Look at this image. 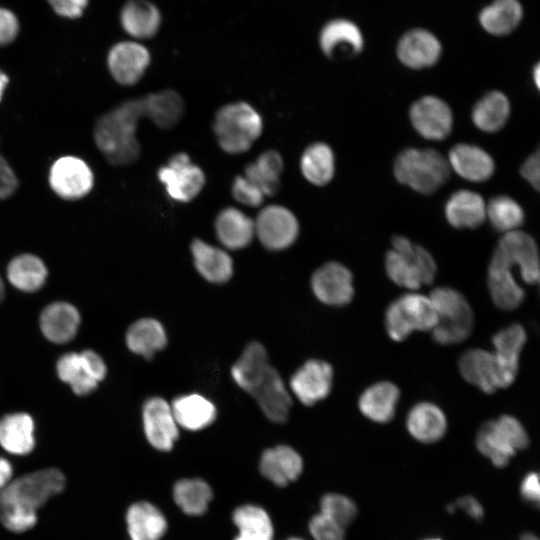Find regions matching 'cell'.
I'll return each mask as SVG.
<instances>
[{
  "instance_id": "1",
  "label": "cell",
  "mask_w": 540,
  "mask_h": 540,
  "mask_svg": "<svg viewBox=\"0 0 540 540\" xmlns=\"http://www.w3.org/2000/svg\"><path fill=\"white\" fill-rule=\"evenodd\" d=\"M65 487L64 474L47 468L11 480L0 490V521L10 531H28L37 522V511Z\"/></svg>"
},
{
  "instance_id": "2",
  "label": "cell",
  "mask_w": 540,
  "mask_h": 540,
  "mask_svg": "<svg viewBox=\"0 0 540 540\" xmlns=\"http://www.w3.org/2000/svg\"><path fill=\"white\" fill-rule=\"evenodd\" d=\"M142 118L145 113L139 97L120 103L97 119L93 137L108 163L126 166L139 158L141 147L136 132Z\"/></svg>"
},
{
  "instance_id": "3",
  "label": "cell",
  "mask_w": 540,
  "mask_h": 540,
  "mask_svg": "<svg viewBox=\"0 0 540 540\" xmlns=\"http://www.w3.org/2000/svg\"><path fill=\"white\" fill-rule=\"evenodd\" d=\"M392 246L385 257V270L392 282L414 291L434 281L437 265L425 248L400 235L393 237Z\"/></svg>"
},
{
  "instance_id": "4",
  "label": "cell",
  "mask_w": 540,
  "mask_h": 540,
  "mask_svg": "<svg viewBox=\"0 0 540 540\" xmlns=\"http://www.w3.org/2000/svg\"><path fill=\"white\" fill-rule=\"evenodd\" d=\"M260 114L250 104L239 101L218 109L213 131L220 148L228 154L248 151L262 133Z\"/></svg>"
},
{
  "instance_id": "5",
  "label": "cell",
  "mask_w": 540,
  "mask_h": 540,
  "mask_svg": "<svg viewBox=\"0 0 540 540\" xmlns=\"http://www.w3.org/2000/svg\"><path fill=\"white\" fill-rule=\"evenodd\" d=\"M396 179L422 194H431L447 182L450 175L448 160L438 151L408 148L394 162Z\"/></svg>"
},
{
  "instance_id": "6",
  "label": "cell",
  "mask_w": 540,
  "mask_h": 540,
  "mask_svg": "<svg viewBox=\"0 0 540 540\" xmlns=\"http://www.w3.org/2000/svg\"><path fill=\"white\" fill-rule=\"evenodd\" d=\"M429 298L437 314V323L431 331L433 339L442 345L466 340L473 330L474 314L464 295L442 286L433 289Z\"/></svg>"
},
{
  "instance_id": "7",
  "label": "cell",
  "mask_w": 540,
  "mask_h": 540,
  "mask_svg": "<svg viewBox=\"0 0 540 540\" xmlns=\"http://www.w3.org/2000/svg\"><path fill=\"white\" fill-rule=\"evenodd\" d=\"M529 445L522 423L511 415H502L483 423L476 435L478 451L497 468L506 467L517 451Z\"/></svg>"
},
{
  "instance_id": "8",
  "label": "cell",
  "mask_w": 540,
  "mask_h": 540,
  "mask_svg": "<svg viewBox=\"0 0 540 540\" xmlns=\"http://www.w3.org/2000/svg\"><path fill=\"white\" fill-rule=\"evenodd\" d=\"M436 323L437 314L429 296L416 292L396 298L385 313L386 331L394 341H403L414 331H432Z\"/></svg>"
},
{
  "instance_id": "9",
  "label": "cell",
  "mask_w": 540,
  "mask_h": 540,
  "mask_svg": "<svg viewBox=\"0 0 540 540\" xmlns=\"http://www.w3.org/2000/svg\"><path fill=\"white\" fill-rule=\"evenodd\" d=\"M56 371L63 382L79 396L92 393L106 376L105 362L95 351L65 353L57 361Z\"/></svg>"
},
{
  "instance_id": "10",
  "label": "cell",
  "mask_w": 540,
  "mask_h": 540,
  "mask_svg": "<svg viewBox=\"0 0 540 540\" xmlns=\"http://www.w3.org/2000/svg\"><path fill=\"white\" fill-rule=\"evenodd\" d=\"M157 175L167 194L178 202H190L205 185L203 170L183 152L172 155L167 164L158 170Z\"/></svg>"
},
{
  "instance_id": "11",
  "label": "cell",
  "mask_w": 540,
  "mask_h": 540,
  "mask_svg": "<svg viewBox=\"0 0 540 540\" xmlns=\"http://www.w3.org/2000/svg\"><path fill=\"white\" fill-rule=\"evenodd\" d=\"M255 236L269 250L290 247L299 234V223L292 211L282 205H268L254 220Z\"/></svg>"
},
{
  "instance_id": "12",
  "label": "cell",
  "mask_w": 540,
  "mask_h": 540,
  "mask_svg": "<svg viewBox=\"0 0 540 540\" xmlns=\"http://www.w3.org/2000/svg\"><path fill=\"white\" fill-rule=\"evenodd\" d=\"M509 267H517L527 284L539 281V255L535 240L529 234L514 230L504 233L493 253Z\"/></svg>"
},
{
  "instance_id": "13",
  "label": "cell",
  "mask_w": 540,
  "mask_h": 540,
  "mask_svg": "<svg viewBox=\"0 0 540 540\" xmlns=\"http://www.w3.org/2000/svg\"><path fill=\"white\" fill-rule=\"evenodd\" d=\"M49 184L60 198L78 200L92 190L94 175L84 160L75 156H63L52 164Z\"/></svg>"
},
{
  "instance_id": "14",
  "label": "cell",
  "mask_w": 540,
  "mask_h": 540,
  "mask_svg": "<svg viewBox=\"0 0 540 540\" xmlns=\"http://www.w3.org/2000/svg\"><path fill=\"white\" fill-rule=\"evenodd\" d=\"M311 288L320 302L343 306L354 296L353 275L343 264L330 261L315 270L311 277Z\"/></svg>"
},
{
  "instance_id": "15",
  "label": "cell",
  "mask_w": 540,
  "mask_h": 540,
  "mask_svg": "<svg viewBox=\"0 0 540 540\" xmlns=\"http://www.w3.org/2000/svg\"><path fill=\"white\" fill-rule=\"evenodd\" d=\"M409 117L415 130L428 140L440 141L451 133L452 111L445 101L436 96H424L415 101Z\"/></svg>"
},
{
  "instance_id": "16",
  "label": "cell",
  "mask_w": 540,
  "mask_h": 540,
  "mask_svg": "<svg viewBox=\"0 0 540 540\" xmlns=\"http://www.w3.org/2000/svg\"><path fill=\"white\" fill-rule=\"evenodd\" d=\"M332 379L333 368L329 363L311 359L291 376L289 386L302 404L311 406L329 395Z\"/></svg>"
},
{
  "instance_id": "17",
  "label": "cell",
  "mask_w": 540,
  "mask_h": 540,
  "mask_svg": "<svg viewBox=\"0 0 540 540\" xmlns=\"http://www.w3.org/2000/svg\"><path fill=\"white\" fill-rule=\"evenodd\" d=\"M144 433L155 449L170 451L179 437L171 405L161 397H151L142 409Z\"/></svg>"
},
{
  "instance_id": "18",
  "label": "cell",
  "mask_w": 540,
  "mask_h": 540,
  "mask_svg": "<svg viewBox=\"0 0 540 540\" xmlns=\"http://www.w3.org/2000/svg\"><path fill=\"white\" fill-rule=\"evenodd\" d=\"M462 377L485 393L509 387L493 352L473 348L464 352L459 359Z\"/></svg>"
},
{
  "instance_id": "19",
  "label": "cell",
  "mask_w": 540,
  "mask_h": 540,
  "mask_svg": "<svg viewBox=\"0 0 540 540\" xmlns=\"http://www.w3.org/2000/svg\"><path fill=\"white\" fill-rule=\"evenodd\" d=\"M108 68L113 79L123 86L135 85L150 64V53L140 43L124 41L114 45L108 54Z\"/></svg>"
},
{
  "instance_id": "20",
  "label": "cell",
  "mask_w": 540,
  "mask_h": 540,
  "mask_svg": "<svg viewBox=\"0 0 540 540\" xmlns=\"http://www.w3.org/2000/svg\"><path fill=\"white\" fill-rule=\"evenodd\" d=\"M251 396L270 421L284 423L288 420L292 406L291 395L274 367L269 368L265 378Z\"/></svg>"
},
{
  "instance_id": "21",
  "label": "cell",
  "mask_w": 540,
  "mask_h": 540,
  "mask_svg": "<svg viewBox=\"0 0 540 540\" xmlns=\"http://www.w3.org/2000/svg\"><path fill=\"white\" fill-rule=\"evenodd\" d=\"M441 54V44L429 31L413 29L405 33L398 42L399 60L412 69L433 66Z\"/></svg>"
},
{
  "instance_id": "22",
  "label": "cell",
  "mask_w": 540,
  "mask_h": 540,
  "mask_svg": "<svg viewBox=\"0 0 540 540\" xmlns=\"http://www.w3.org/2000/svg\"><path fill=\"white\" fill-rule=\"evenodd\" d=\"M487 285L494 304L502 310L518 308L524 298V289L517 283L512 268L492 255L488 266Z\"/></svg>"
},
{
  "instance_id": "23",
  "label": "cell",
  "mask_w": 540,
  "mask_h": 540,
  "mask_svg": "<svg viewBox=\"0 0 540 540\" xmlns=\"http://www.w3.org/2000/svg\"><path fill=\"white\" fill-rule=\"evenodd\" d=\"M259 469L265 478L283 487L299 478L303 470V460L290 446L278 445L262 453Z\"/></svg>"
},
{
  "instance_id": "24",
  "label": "cell",
  "mask_w": 540,
  "mask_h": 540,
  "mask_svg": "<svg viewBox=\"0 0 540 540\" xmlns=\"http://www.w3.org/2000/svg\"><path fill=\"white\" fill-rule=\"evenodd\" d=\"M447 160L459 176L472 182L487 181L495 171L493 158L482 148L467 143L452 147Z\"/></svg>"
},
{
  "instance_id": "25",
  "label": "cell",
  "mask_w": 540,
  "mask_h": 540,
  "mask_svg": "<svg viewBox=\"0 0 540 540\" xmlns=\"http://www.w3.org/2000/svg\"><path fill=\"white\" fill-rule=\"evenodd\" d=\"M39 323L43 335L49 341L64 344L76 336L80 314L70 303L54 302L42 310Z\"/></svg>"
},
{
  "instance_id": "26",
  "label": "cell",
  "mask_w": 540,
  "mask_h": 540,
  "mask_svg": "<svg viewBox=\"0 0 540 540\" xmlns=\"http://www.w3.org/2000/svg\"><path fill=\"white\" fill-rule=\"evenodd\" d=\"M406 427L418 442L432 444L446 433L447 419L440 407L431 402L415 404L408 412Z\"/></svg>"
},
{
  "instance_id": "27",
  "label": "cell",
  "mask_w": 540,
  "mask_h": 540,
  "mask_svg": "<svg viewBox=\"0 0 540 540\" xmlns=\"http://www.w3.org/2000/svg\"><path fill=\"white\" fill-rule=\"evenodd\" d=\"M526 340V331L518 323H513L501 329L492 338L493 353L508 386L516 379L520 353Z\"/></svg>"
},
{
  "instance_id": "28",
  "label": "cell",
  "mask_w": 540,
  "mask_h": 540,
  "mask_svg": "<svg viewBox=\"0 0 540 540\" xmlns=\"http://www.w3.org/2000/svg\"><path fill=\"white\" fill-rule=\"evenodd\" d=\"M193 262L198 273L211 283H225L233 275V261L223 249L195 238L190 245Z\"/></svg>"
},
{
  "instance_id": "29",
  "label": "cell",
  "mask_w": 540,
  "mask_h": 540,
  "mask_svg": "<svg viewBox=\"0 0 540 540\" xmlns=\"http://www.w3.org/2000/svg\"><path fill=\"white\" fill-rule=\"evenodd\" d=\"M214 228L219 242L230 250L248 246L255 236L254 220L234 207H227L218 213Z\"/></svg>"
},
{
  "instance_id": "30",
  "label": "cell",
  "mask_w": 540,
  "mask_h": 540,
  "mask_svg": "<svg viewBox=\"0 0 540 540\" xmlns=\"http://www.w3.org/2000/svg\"><path fill=\"white\" fill-rule=\"evenodd\" d=\"M270 367L265 347L253 341L247 344L240 358L232 366L231 376L241 389L251 395L263 381Z\"/></svg>"
},
{
  "instance_id": "31",
  "label": "cell",
  "mask_w": 540,
  "mask_h": 540,
  "mask_svg": "<svg viewBox=\"0 0 540 540\" xmlns=\"http://www.w3.org/2000/svg\"><path fill=\"white\" fill-rule=\"evenodd\" d=\"M400 398L399 388L390 381H380L366 388L360 395L358 407L369 420L387 423L395 415Z\"/></svg>"
},
{
  "instance_id": "32",
  "label": "cell",
  "mask_w": 540,
  "mask_h": 540,
  "mask_svg": "<svg viewBox=\"0 0 540 540\" xmlns=\"http://www.w3.org/2000/svg\"><path fill=\"white\" fill-rule=\"evenodd\" d=\"M445 217L454 228L475 229L486 219V204L478 193L458 190L446 202Z\"/></svg>"
},
{
  "instance_id": "33",
  "label": "cell",
  "mask_w": 540,
  "mask_h": 540,
  "mask_svg": "<svg viewBox=\"0 0 540 540\" xmlns=\"http://www.w3.org/2000/svg\"><path fill=\"white\" fill-rule=\"evenodd\" d=\"M319 44L323 53L333 58L337 51L356 55L362 51L364 41L359 28L351 21L336 19L321 30Z\"/></svg>"
},
{
  "instance_id": "34",
  "label": "cell",
  "mask_w": 540,
  "mask_h": 540,
  "mask_svg": "<svg viewBox=\"0 0 540 540\" xmlns=\"http://www.w3.org/2000/svg\"><path fill=\"white\" fill-rule=\"evenodd\" d=\"M126 524L131 540H160L167 530L163 513L146 501L136 502L128 508Z\"/></svg>"
},
{
  "instance_id": "35",
  "label": "cell",
  "mask_w": 540,
  "mask_h": 540,
  "mask_svg": "<svg viewBox=\"0 0 540 540\" xmlns=\"http://www.w3.org/2000/svg\"><path fill=\"white\" fill-rule=\"evenodd\" d=\"M0 445L14 455H27L35 447L34 421L24 412L0 418Z\"/></svg>"
},
{
  "instance_id": "36",
  "label": "cell",
  "mask_w": 540,
  "mask_h": 540,
  "mask_svg": "<svg viewBox=\"0 0 540 540\" xmlns=\"http://www.w3.org/2000/svg\"><path fill=\"white\" fill-rule=\"evenodd\" d=\"M171 409L178 426L198 431L206 428L215 420L214 404L200 394H187L175 398Z\"/></svg>"
},
{
  "instance_id": "37",
  "label": "cell",
  "mask_w": 540,
  "mask_h": 540,
  "mask_svg": "<svg viewBox=\"0 0 540 540\" xmlns=\"http://www.w3.org/2000/svg\"><path fill=\"white\" fill-rule=\"evenodd\" d=\"M145 118L161 129H171L184 113V102L174 90L165 89L142 96Z\"/></svg>"
},
{
  "instance_id": "38",
  "label": "cell",
  "mask_w": 540,
  "mask_h": 540,
  "mask_svg": "<svg viewBox=\"0 0 540 540\" xmlns=\"http://www.w3.org/2000/svg\"><path fill=\"white\" fill-rule=\"evenodd\" d=\"M126 344L130 351L150 360L167 344L163 325L154 318H142L131 324L126 333Z\"/></svg>"
},
{
  "instance_id": "39",
  "label": "cell",
  "mask_w": 540,
  "mask_h": 540,
  "mask_svg": "<svg viewBox=\"0 0 540 540\" xmlns=\"http://www.w3.org/2000/svg\"><path fill=\"white\" fill-rule=\"evenodd\" d=\"M121 23L130 36L146 39L157 33L161 14L154 4L146 0H130L122 9Z\"/></svg>"
},
{
  "instance_id": "40",
  "label": "cell",
  "mask_w": 540,
  "mask_h": 540,
  "mask_svg": "<svg viewBox=\"0 0 540 540\" xmlns=\"http://www.w3.org/2000/svg\"><path fill=\"white\" fill-rule=\"evenodd\" d=\"M47 276L46 265L34 254L17 255L7 266L8 281L23 292H36L45 284Z\"/></svg>"
},
{
  "instance_id": "41",
  "label": "cell",
  "mask_w": 540,
  "mask_h": 540,
  "mask_svg": "<svg viewBox=\"0 0 540 540\" xmlns=\"http://www.w3.org/2000/svg\"><path fill=\"white\" fill-rule=\"evenodd\" d=\"M510 115V103L500 91H490L480 98L472 110V121L481 131L494 133L507 122Z\"/></svg>"
},
{
  "instance_id": "42",
  "label": "cell",
  "mask_w": 540,
  "mask_h": 540,
  "mask_svg": "<svg viewBox=\"0 0 540 540\" xmlns=\"http://www.w3.org/2000/svg\"><path fill=\"white\" fill-rule=\"evenodd\" d=\"M284 163L275 150H267L245 167L244 176L255 184L265 195L272 196L280 188Z\"/></svg>"
},
{
  "instance_id": "43",
  "label": "cell",
  "mask_w": 540,
  "mask_h": 540,
  "mask_svg": "<svg viewBox=\"0 0 540 540\" xmlns=\"http://www.w3.org/2000/svg\"><path fill=\"white\" fill-rule=\"evenodd\" d=\"M238 535L233 540H272L273 524L268 513L260 506L245 504L232 514Z\"/></svg>"
},
{
  "instance_id": "44",
  "label": "cell",
  "mask_w": 540,
  "mask_h": 540,
  "mask_svg": "<svg viewBox=\"0 0 540 540\" xmlns=\"http://www.w3.org/2000/svg\"><path fill=\"white\" fill-rule=\"evenodd\" d=\"M300 169L305 179L317 186L329 183L335 172L332 149L323 142L313 143L303 152Z\"/></svg>"
},
{
  "instance_id": "45",
  "label": "cell",
  "mask_w": 540,
  "mask_h": 540,
  "mask_svg": "<svg viewBox=\"0 0 540 540\" xmlns=\"http://www.w3.org/2000/svg\"><path fill=\"white\" fill-rule=\"evenodd\" d=\"M523 16L518 0H495L479 14L482 27L490 34L502 36L512 32Z\"/></svg>"
},
{
  "instance_id": "46",
  "label": "cell",
  "mask_w": 540,
  "mask_h": 540,
  "mask_svg": "<svg viewBox=\"0 0 540 540\" xmlns=\"http://www.w3.org/2000/svg\"><path fill=\"white\" fill-rule=\"evenodd\" d=\"M174 501L187 515L205 513L212 499L210 486L202 479H181L173 487Z\"/></svg>"
},
{
  "instance_id": "47",
  "label": "cell",
  "mask_w": 540,
  "mask_h": 540,
  "mask_svg": "<svg viewBox=\"0 0 540 540\" xmlns=\"http://www.w3.org/2000/svg\"><path fill=\"white\" fill-rule=\"evenodd\" d=\"M487 217L496 230L507 233L518 230L524 221V212L511 197L498 195L486 205Z\"/></svg>"
},
{
  "instance_id": "48",
  "label": "cell",
  "mask_w": 540,
  "mask_h": 540,
  "mask_svg": "<svg viewBox=\"0 0 540 540\" xmlns=\"http://www.w3.org/2000/svg\"><path fill=\"white\" fill-rule=\"evenodd\" d=\"M320 512L346 527L356 518L358 509L351 498L339 493H327L320 500Z\"/></svg>"
},
{
  "instance_id": "49",
  "label": "cell",
  "mask_w": 540,
  "mask_h": 540,
  "mask_svg": "<svg viewBox=\"0 0 540 540\" xmlns=\"http://www.w3.org/2000/svg\"><path fill=\"white\" fill-rule=\"evenodd\" d=\"M309 531L314 540H345V527L321 512L310 519Z\"/></svg>"
},
{
  "instance_id": "50",
  "label": "cell",
  "mask_w": 540,
  "mask_h": 540,
  "mask_svg": "<svg viewBox=\"0 0 540 540\" xmlns=\"http://www.w3.org/2000/svg\"><path fill=\"white\" fill-rule=\"evenodd\" d=\"M231 192L237 202L249 207L260 206L265 198L264 193L244 175L234 179Z\"/></svg>"
},
{
  "instance_id": "51",
  "label": "cell",
  "mask_w": 540,
  "mask_h": 540,
  "mask_svg": "<svg viewBox=\"0 0 540 540\" xmlns=\"http://www.w3.org/2000/svg\"><path fill=\"white\" fill-rule=\"evenodd\" d=\"M19 181L7 160L0 154V200L11 197L18 189Z\"/></svg>"
},
{
  "instance_id": "52",
  "label": "cell",
  "mask_w": 540,
  "mask_h": 540,
  "mask_svg": "<svg viewBox=\"0 0 540 540\" xmlns=\"http://www.w3.org/2000/svg\"><path fill=\"white\" fill-rule=\"evenodd\" d=\"M18 30L16 16L11 11L0 8V46L11 43L16 38Z\"/></svg>"
},
{
  "instance_id": "53",
  "label": "cell",
  "mask_w": 540,
  "mask_h": 540,
  "mask_svg": "<svg viewBox=\"0 0 540 540\" xmlns=\"http://www.w3.org/2000/svg\"><path fill=\"white\" fill-rule=\"evenodd\" d=\"M449 513H454L457 509H462L468 516L475 521H479L484 516V508L481 503L473 496L466 495L457 499L454 503L447 505Z\"/></svg>"
},
{
  "instance_id": "54",
  "label": "cell",
  "mask_w": 540,
  "mask_h": 540,
  "mask_svg": "<svg viewBox=\"0 0 540 540\" xmlns=\"http://www.w3.org/2000/svg\"><path fill=\"white\" fill-rule=\"evenodd\" d=\"M520 494L522 498L531 504L539 505L540 488L539 475L536 472H529L524 475L520 483Z\"/></svg>"
},
{
  "instance_id": "55",
  "label": "cell",
  "mask_w": 540,
  "mask_h": 540,
  "mask_svg": "<svg viewBox=\"0 0 540 540\" xmlns=\"http://www.w3.org/2000/svg\"><path fill=\"white\" fill-rule=\"evenodd\" d=\"M55 12L68 18L82 15L88 0H48Z\"/></svg>"
},
{
  "instance_id": "56",
  "label": "cell",
  "mask_w": 540,
  "mask_h": 540,
  "mask_svg": "<svg viewBox=\"0 0 540 540\" xmlns=\"http://www.w3.org/2000/svg\"><path fill=\"white\" fill-rule=\"evenodd\" d=\"M521 176L528 181L535 190H539L540 184V156L539 152L530 155L520 168Z\"/></svg>"
},
{
  "instance_id": "57",
  "label": "cell",
  "mask_w": 540,
  "mask_h": 540,
  "mask_svg": "<svg viewBox=\"0 0 540 540\" xmlns=\"http://www.w3.org/2000/svg\"><path fill=\"white\" fill-rule=\"evenodd\" d=\"M13 476V467L11 463L0 456V490L4 488Z\"/></svg>"
},
{
  "instance_id": "58",
  "label": "cell",
  "mask_w": 540,
  "mask_h": 540,
  "mask_svg": "<svg viewBox=\"0 0 540 540\" xmlns=\"http://www.w3.org/2000/svg\"><path fill=\"white\" fill-rule=\"evenodd\" d=\"M8 82H9L8 76L0 70V101L2 99L3 92L6 86L8 85Z\"/></svg>"
},
{
  "instance_id": "59",
  "label": "cell",
  "mask_w": 540,
  "mask_h": 540,
  "mask_svg": "<svg viewBox=\"0 0 540 540\" xmlns=\"http://www.w3.org/2000/svg\"><path fill=\"white\" fill-rule=\"evenodd\" d=\"M519 540H539V538L531 532H525L521 535Z\"/></svg>"
},
{
  "instance_id": "60",
  "label": "cell",
  "mask_w": 540,
  "mask_h": 540,
  "mask_svg": "<svg viewBox=\"0 0 540 540\" xmlns=\"http://www.w3.org/2000/svg\"><path fill=\"white\" fill-rule=\"evenodd\" d=\"M533 76H534L535 85L539 88V83H540V80H539L540 67H539V65H536V67L534 68Z\"/></svg>"
},
{
  "instance_id": "61",
  "label": "cell",
  "mask_w": 540,
  "mask_h": 540,
  "mask_svg": "<svg viewBox=\"0 0 540 540\" xmlns=\"http://www.w3.org/2000/svg\"><path fill=\"white\" fill-rule=\"evenodd\" d=\"M4 295H5V286L0 276V301L4 298Z\"/></svg>"
},
{
  "instance_id": "62",
  "label": "cell",
  "mask_w": 540,
  "mask_h": 540,
  "mask_svg": "<svg viewBox=\"0 0 540 540\" xmlns=\"http://www.w3.org/2000/svg\"><path fill=\"white\" fill-rule=\"evenodd\" d=\"M287 540H303V539L297 538V537H291V538H288Z\"/></svg>"
},
{
  "instance_id": "63",
  "label": "cell",
  "mask_w": 540,
  "mask_h": 540,
  "mask_svg": "<svg viewBox=\"0 0 540 540\" xmlns=\"http://www.w3.org/2000/svg\"><path fill=\"white\" fill-rule=\"evenodd\" d=\"M423 540H442L440 538H426V539H423Z\"/></svg>"
}]
</instances>
